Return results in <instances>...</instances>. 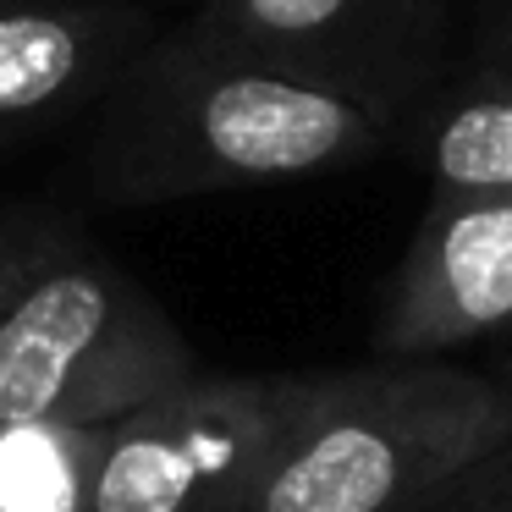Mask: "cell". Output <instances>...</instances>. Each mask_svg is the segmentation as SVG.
<instances>
[{
  "label": "cell",
  "mask_w": 512,
  "mask_h": 512,
  "mask_svg": "<svg viewBox=\"0 0 512 512\" xmlns=\"http://www.w3.org/2000/svg\"><path fill=\"white\" fill-rule=\"evenodd\" d=\"M155 45L127 0H0V149L105 105Z\"/></svg>",
  "instance_id": "cell-7"
},
{
  "label": "cell",
  "mask_w": 512,
  "mask_h": 512,
  "mask_svg": "<svg viewBox=\"0 0 512 512\" xmlns=\"http://www.w3.org/2000/svg\"><path fill=\"white\" fill-rule=\"evenodd\" d=\"M391 127L248 61L204 28L155 34L94 116L83 177L105 204H166L358 166Z\"/></svg>",
  "instance_id": "cell-1"
},
{
  "label": "cell",
  "mask_w": 512,
  "mask_h": 512,
  "mask_svg": "<svg viewBox=\"0 0 512 512\" xmlns=\"http://www.w3.org/2000/svg\"><path fill=\"white\" fill-rule=\"evenodd\" d=\"M193 28L391 127L435 67L446 0H199Z\"/></svg>",
  "instance_id": "cell-5"
},
{
  "label": "cell",
  "mask_w": 512,
  "mask_h": 512,
  "mask_svg": "<svg viewBox=\"0 0 512 512\" xmlns=\"http://www.w3.org/2000/svg\"><path fill=\"white\" fill-rule=\"evenodd\" d=\"M314 375H193L105 424L89 512H248Z\"/></svg>",
  "instance_id": "cell-4"
},
{
  "label": "cell",
  "mask_w": 512,
  "mask_h": 512,
  "mask_svg": "<svg viewBox=\"0 0 512 512\" xmlns=\"http://www.w3.org/2000/svg\"><path fill=\"white\" fill-rule=\"evenodd\" d=\"M402 512H512V441L501 452H490L479 468H468L463 479H452L446 490L413 501Z\"/></svg>",
  "instance_id": "cell-10"
},
{
  "label": "cell",
  "mask_w": 512,
  "mask_h": 512,
  "mask_svg": "<svg viewBox=\"0 0 512 512\" xmlns=\"http://www.w3.org/2000/svg\"><path fill=\"white\" fill-rule=\"evenodd\" d=\"M105 424H0V512H89Z\"/></svg>",
  "instance_id": "cell-9"
},
{
  "label": "cell",
  "mask_w": 512,
  "mask_h": 512,
  "mask_svg": "<svg viewBox=\"0 0 512 512\" xmlns=\"http://www.w3.org/2000/svg\"><path fill=\"white\" fill-rule=\"evenodd\" d=\"M512 441V386L446 358H380L314 391L248 512H402Z\"/></svg>",
  "instance_id": "cell-3"
},
{
  "label": "cell",
  "mask_w": 512,
  "mask_h": 512,
  "mask_svg": "<svg viewBox=\"0 0 512 512\" xmlns=\"http://www.w3.org/2000/svg\"><path fill=\"white\" fill-rule=\"evenodd\" d=\"M430 177L446 193H512V39L485 45L479 67L430 116Z\"/></svg>",
  "instance_id": "cell-8"
},
{
  "label": "cell",
  "mask_w": 512,
  "mask_h": 512,
  "mask_svg": "<svg viewBox=\"0 0 512 512\" xmlns=\"http://www.w3.org/2000/svg\"><path fill=\"white\" fill-rule=\"evenodd\" d=\"M512 39V0H496V12H490V39L485 45H507Z\"/></svg>",
  "instance_id": "cell-11"
},
{
  "label": "cell",
  "mask_w": 512,
  "mask_h": 512,
  "mask_svg": "<svg viewBox=\"0 0 512 512\" xmlns=\"http://www.w3.org/2000/svg\"><path fill=\"white\" fill-rule=\"evenodd\" d=\"M204 375L182 325L78 226L0 215V424H111Z\"/></svg>",
  "instance_id": "cell-2"
},
{
  "label": "cell",
  "mask_w": 512,
  "mask_h": 512,
  "mask_svg": "<svg viewBox=\"0 0 512 512\" xmlns=\"http://www.w3.org/2000/svg\"><path fill=\"white\" fill-rule=\"evenodd\" d=\"M512 325V193L430 199L380 309L386 358H441Z\"/></svg>",
  "instance_id": "cell-6"
}]
</instances>
